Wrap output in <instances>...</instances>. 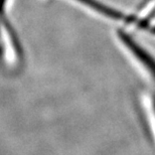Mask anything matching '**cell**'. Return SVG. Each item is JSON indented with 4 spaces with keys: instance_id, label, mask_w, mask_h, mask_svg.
<instances>
[{
    "instance_id": "obj_1",
    "label": "cell",
    "mask_w": 155,
    "mask_h": 155,
    "mask_svg": "<svg viewBox=\"0 0 155 155\" xmlns=\"http://www.w3.org/2000/svg\"><path fill=\"white\" fill-rule=\"evenodd\" d=\"M119 38L123 45L127 48L130 54H131L136 61L141 64L142 67L146 70L152 79L155 81V57L144 48L141 45L136 41V40L131 38L129 35H127L124 31H120L118 33Z\"/></svg>"
}]
</instances>
